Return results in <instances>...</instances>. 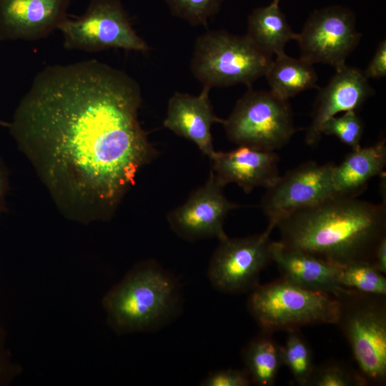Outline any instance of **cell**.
Returning a JSON list of instances; mask_svg holds the SVG:
<instances>
[{"label":"cell","mask_w":386,"mask_h":386,"mask_svg":"<svg viewBox=\"0 0 386 386\" xmlns=\"http://www.w3.org/2000/svg\"><path fill=\"white\" fill-rule=\"evenodd\" d=\"M141 104L138 82L96 59L35 76L8 128L66 218L109 220L157 156L139 119Z\"/></svg>","instance_id":"1"},{"label":"cell","mask_w":386,"mask_h":386,"mask_svg":"<svg viewBox=\"0 0 386 386\" xmlns=\"http://www.w3.org/2000/svg\"><path fill=\"white\" fill-rule=\"evenodd\" d=\"M284 247L305 252L330 264H373L386 237V205L357 197L333 195L295 210L276 224Z\"/></svg>","instance_id":"2"},{"label":"cell","mask_w":386,"mask_h":386,"mask_svg":"<svg viewBox=\"0 0 386 386\" xmlns=\"http://www.w3.org/2000/svg\"><path fill=\"white\" fill-rule=\"evenodd\" d=\"M110 326L118 333L151 331L168 322L180 305L176 280L159 264L136 265L104 299Z\"/></svg>","instance_id":"3"},{"label":"cell","mask_w":386,"mask_h":386,"mask_svg":"<svg viewBox=\"0 0 386 386\" xmlns=\"http://www.w3.org/2000/svg\"><path fill=\"white\" fill-rule=\"evenodd\" d=\"M248 310L262 332L272 334L306 325L337 322V297L300 287L281 277L258 284L249 297Z\"/></svg>","instance_id":"4"},{"label":"cell","mask_w":386,"mask_h":386,"mask_svg":"<svg viewBox=\"0 0 386 386\" xmlns=\"http://www.w3.org/2000/svg\"><path fill=\"white\" fill-rule=\"evenodd\" d=\"M272 59L246 35L210 30L197 38L190 69L194 76L210 89L238 84L249 88L264 76Z\"/></svg>","instance_id":"5"},{"label":"cell","mask_w":386,"mask_h":386,"mask_svg":"<svg viewBox=\"0 0 386 386\" xmlns=\"http://www.w3.org/2000/svg\"><path fill=\"white\" fill-rule=\"evenodd\" d=\"M386 295L346 288L338 296L337 325L368 383L386 380Z\"/></svg>","instance_id":"6"},{"label":"cell","mask_w":386,"mask_h":386,"mask_svg":"<svg viewBox=\"0 0 386 386\" xmlns=\"http://www.w3.org/2000/svg\"><path fill=\"white\" fill-rule=\"evenodd\" d=\"M222 125L231 142L264 151L282 148L297 132L287 99L250 87Z\"/></svg>","instance_id":"7"},{"label":"cell","mask_w":386,"mask_h":386,"mask_svg":"<svg viewBox=\"0 0 386 386\" xmlns=\"http://www.w3.org/2000/svg\"><path fill=\"white\" fill-rule=\"evenodd\" d=\"M64 47L89 52L109 49L147 52L148 44L133 29L119 0H91L85 12L59 26Z\"/></svg>","instance_id":"8"},{"label":"cell","mask_w":386,"mask_h":386,"mask_svg":"<svg viewBox=\"0 0 386 386\" xmlns=\"http://www.w3.org/2000/svg\"><path fill=\"white\" fill-rule=\"evenodd\" d=\"M271 232L266 229L258 234L220 239L208 267L212 286L227 294L254 290L261 272L272 262Z\"/></svg>","instance_id":"9"},{"label":"cell","mask_w":386,"mask_h":386,"mask_svg":"<svg viewBox=\"0 0 386 386\" xmlns=\"http://www.w3.org/2000/svg\"><path fill=\"white\" fill-rule=\"evenodd\" d=\"M361 34L356 29L354 12L332 5L314 11L295 41L300 58L312 64L322 63L335 69L345 65L348 56L359 44Z\"/></svg>","instance_id":"10"},{"label":"cell","mask_w":386,"mask_h":386,"mask_svg":"<svg viewBox=\"0 0 386 386\" xmlns=\"http://www.w3.org/2000/svg\"><path fill=\"white\" fill-rule=\"evenodd\" d=\"M335 164L307 162L279 176L262 197L261 208L272 231L278 221L295 210L311 206L335 195Z\"/></svg>","instance_id":"11"},{"label":"cell","mask_w":386,"mask_h":386,"mask_svg":"<svg viewBox=\"0 0 386 386\" xmlns=\"http://www.w3.org/2000/svg\"><path fill=\"white\" fill-rule=\"evenodd\" d=\"M224 186L210 170L208 179L184 203L167 214L173 232L179 237L194 241L208 237L219 240L227 235L224 222L227 214L239 205L229 202L223 193Z\"/></svg>","instance_id":"12"},{"label":"cell","mask_w":386,"mask_h":386,"mask_svg":"<svg viewBox=\"0 0 386 386\" xmlns=\"http://www.w3.org/2000/svg\"><path fill=\"white\" fill-rule=\"evenodd\" d=\"M71 0H0V41H36L58 29Z\"/></svg>","instance_id":"13"},{"label":"cell","mask_w":386,"mask_h":386,"mask_svg":"<svg viewBox=\"0 0 386 386\" xmlns=\"http://www.w3.org/2000/svg\"><path fill=\"white\" fill-rule=\"evenodd\" d=\"M335 70L315 99L312 121L305 135V142L309 145L320 142L322 125L328 119L342 112L356 111L374 93L363 71L346 64Z\"/></svg>","instance_id":"14"},{"label":"cell","mask_w":386,"mask_h":386,"mask_svg":"<svg viewBox=\"0 0 386 386\" xmlns=\"http://www.w3.org/2000/svg\"><path fill=\"white\" fill-rule=\"evenodd\" d=\"M211 170L222 186L235 183L249 193L256 187L269 188L279 178V158L274 151L239 146L229 152H216Z\"/></svg>","instance_id":"15"},{"label":"cell","mask_w":386,"mask_h":386,"mask_svg":"<svg viewBox=\"0 0 386 386\" xmlns=\"http://www.w3.org/2000/svg\"><path fill=\"white\" fill-rule=\"evenodd\" d=\"M203 86L198 95L176 91L169 99L163 125L176 134L194 142L209 159L215 151L211 133L214 123L224 122L214 113L209 94Z\"/></svg>","instance_id":"16"},{"label":"cell","mask_w":386,"mask_h":386,"mask_svg":"<svg viewBox=\"0 0 386 386\" xmlns=\"http://www.w3.org/2000/svg\"><path fill=\"white\" fill-rule=\"evenodd\" d=\"M272 259L282 277L304 289L338 296L347 287L340 282L341 267L302 251L272 242Z\"/></svg>","instance_id":"17"},{"label":"cell","mask_w":386,"mask_h":386,"mask_svg":"<svg viewBox=\"0 0 386 386\" xmlns=\"http://www.w3.org/2000/svg\"><path fill=\"white\" fill-rule=\"evenodd\" d=\"M386 164L385 139L352 150L339 165L334 166L332 181L336 195L357 197L370 180L383 173Z\"/></svg>","instance_id":"18"},{"label":"cell","mask_w":386,"mask_h":386,"mask_svg":"<svg viewBox=\"0 0 386 386\" xmlns=\"http://www.w3.org/2000/svg\"><path fill=\"white\" fill-rule=\"evenodd\" d=\"M245 35L259 50L272 56L284 54L286 44L297 37L281 11L279 1L274 0L269 5L251 12Z\"/></svg>","instance_id":"19"},{"label":"cell","mask_w":386,"mask_h":386,"mask_svg":"<svg viewBox=\"0 0 386 386\" xmlns=\"http://www.w3.org/2000/svg\"><path fill=\"white\" fill-rule=\"evenodd\" d=\"M264 76L270 91L284 99L288 100L303 91L317 87V75L313 64L285 53L272 59Z\"/></svg>","instance_id":"20"},{"label":"cell","mask_w":386,"mask_h":386,"mask_svg":"<svg viewBox=\"0 0 386 386\" xmlns=\"http://www.w3.org/2000/svg\"><path fill=\"white\" fill-rule=\"evenodd\" d=\"M281 347L272 334L263 332L246 345L242 357L252 383L259 386H271L274 383L283 365Z\"/></svg>","instance_id":"21"},{"label":"cell","mask_w":386,"mask_h":386,"mask_svg":"<svg viewBox=\"0 0 386 386\" xmlns=\"http://www.w3.org/2000/svg\"><path fill=\"white\" fill-rule=\"evenodd\" d=\"M287 332L285 345L281 347L283 365L289 368L299 385H308L315 368L311 348L299 329Z\"/></svg>","instance_id":"22"},{"label":"cell","mask_w":386,"mask_h":386,"mask_svg":"<svg viewBox=\"0 0 386 386\" xmlns=\"http://www.w3.org/2000/svg\"><path fill=\"white\" fill-rule=\"evenodd\" d=\"M341 284L347 288L374 295H386V278L373 264L355 262L342 267L340 274Z\"/></svg>","instance_id":"23"},{"label":"cell","mask_w":386,"mask_h":386,"mask_svg":"<svg viewBox=\"0 0 386 386\" xmlns=\"http://www.w3.org/2000/svg\"><path fill=\"white\" fill-rule=\"evenodd\" d=\"M367 381L344 362L329 361L314 368L308 385L311 386H363Z\"/></svg>","instance_id":"24"},{"label":"cell","mask_w":386,"mask_h":386,"mask_svg":"<svg viewBox=\"0 0 386 386\" xmlns=\"http://www.w3.org/2000/svg\"><path fill=\"white\" fill-rule=\"evenodd\" d=\"M172 14L192 26H206L224 0H163Z\"/></svg>","instance_id":"25"},{"label":"cell","mask_w":386,"mask_h":386,"mask_svg":"<svg viewBox=\"0 0 386 386\" xmlns=\"http://www.w3.org/2000/svg\"><path fill=\"white\" fill-rule=\"evenodd\" d=\"M364 123L356 111L345 112L340 117H332L322 125V132L337 137L352 150L360 148Z\"/></svg>","instance_id":"26"},{"label":"cell","mask_w":386,"mask_h":386,"mask_svg":"<svg viewBox=\"0 0 386 386\" xmlns=\"http://www.w3.org/2000/svg\"><path fill=\"white\" fill-rule=\"evenodd\" d=\"M252 383L247 371L237 369L219 370L210 372L200 382L203 386H247Z\"/></svg>","instance_id":"27"},{"label":"cell","mask_w":386,"mask_h":386,"mask_svg":"<svg viewBox=\"0 0 386 386\" xmlns=\"http://www.w3.org/2000/svg\"><path fill=\"white\" fill-rule=\"evenodd\" d=\"M363 73L367 79H379L386 76L385 39L379 43L370 62Z\"/></svg>","instance_id":"28"},{"label":"cell","mask_w":386,"mask_h":386,"mask_svg":"<svg viewBox=\"0 0 386 386\" xmlns=\"http://www.w3.org/2000/svg\"><path fill=\"white\" fill-rule=\"evenodd\" d=\"M16 372V367L10 359L8 350L5 347L3 332L0 331V385L8 383Z\"/></svg>","instance_id":"29"},{"label":"cell","mask_w":386,"mask_h":386,"mask_svg":"<svg viewBox=\"0 0 386 386\" xmlns=\"http://www.w3.org/2000/svg\"><path fill=\"white\" fill-rule=\"evenodd\" d=\"M9 189V175L4 160L0 157V214L4 210Z\"/></svg>","instance_id":"30"},{"label":"cell","mask_w":386,"mask_h":386,"mask_svg":"<svg viewBox=\"0 0 386 386\" xmlns=\"http://www.w3.org/2000/svg\"><path fill=\"white\" fill-rule=\"evenodd\" d=\"M375 268L381 273H386V237L383 238L377 246L373 262Z\"/></svg>","instance_id":"31"},{"label":"cell","mask_w":386,"mask_h":386,"mask_svg":"<svg viewBox=\"0 0 386 386\" xmlns=\"http://www.w3.org/2000/svg\"><path fill=\"white\" fill-rule=\"evenodd\" d=\"M0 126L5 127L8 128L9 126V122H4V121L0 120Z\"/></svg>","instance_id":"32"},{"label":"cell","mask_w":386,"mask_h":386,"mask_svg":"<svg viewBox=\"0 0 386 386\" xmlns=\"http://www.w3.org/2000/svg\"><path fill=\"white\" fill-rule=\"evenodd\" d=\"M274 1H279V2L280 0H274Z\"/></svg>","instance_id":"33"}]
</instances>
